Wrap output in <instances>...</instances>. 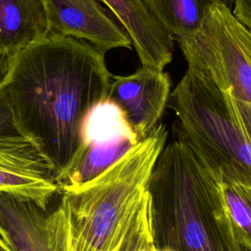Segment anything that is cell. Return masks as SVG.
Masks as SVG:
<instances>
[{"mask_svg":"<svg viewBox=\"0 0 251 251\" xmlns=\"http://www.w3.org/2000/svg\"><path fill=\"white\" fill-rule=\"evenodd\" d=\"M0 251H13L4 241L3 239L0 237Z\"/></svg>","mask_w":251,"mask_h":251,"instance_id":"ffe728a7","label":"cell"},{"mask_svg":"<svg viewBox=\"0 0 251 251\" xmlns=\"http://www.w3.org/2000/svg\"><path fill=\"white\" fill-rule=\"evenodd\" d=\"M85 138L80 156L59 178L60 189L95 178L140 142L122 111L109 100L97 106L90 115Z\"/></svg>","mask_w":251,"mask_h":251,"instance_id":"8992f818","label":"cell"},{"mask_svg":"<svg viewBox=\"0 0 251 251\" xmlns=\"http://www.w3.org/2000/svg\"><path fill=\"white\" fill-rule=\"evenodd\" d=\"M219 183L234 231L242 245L251 251V187L234 182Z\"/></svg>","mask_w":251,"mask_h":251,"instance_id":"5bb4252c","label":"cell"},{"mask_svg":"<svg viewBox=\"0 0 251 251\" xmlns=\"http://www.w3.org/2000/svg\"><path fill=\"white\" fill-rule=\"evenodd\" d=\"M127 32L143 67L164 71L172 61L174 39L142 0H98Z\"/></svg>","mask_w":251,"mask_h":251,"instance_id":"30bf717a","label":"cell"},{"mask_svg":"<svg viewBox=\"0 0 251 251\" xmlns=\"http://www.w3.org/2000/svg\"><path fill=\"white\" fill-rule=\"evenodd\" d=\"M174 40L200 29L214 0H142Z\"/></svg>","mask_w":251,"mask_h":251,"instance_id":"4fadbf2b","label":"cell"},{"mask_svg":"<svg viewBox=\"0 0 251 251\" xmlns=\"http://www.w3.org/2000/svg\"><path fill=\"white\" fill-rule=\"evenodd\" d=\"M122 251H158L152 237L149 195L133 223Z\"/></svg>","mask_w":251,"mask_h":251,"instance_id":"9a60e30c","label":"cell"},{"mask_svg":"<svg viewBox=\"0 0 251 251\" xmlns=\"http://www.w3.org/2000/svg\"><path fill=\"white\" fill-rule=\"evenodd\" d=\"M104 55L50 33L12 59L2 81L19 132L51 160L58 180L85 147L90 115L108 100L113 75Z\"/></svg>","mask_w":251,"mask_h":251,"instance_id":"6da1fadb","label":"cell"},{"mask_svg":"<svg viewBox=\"0 0 251 251\" xmlns=\"http://www.w3.org/2000/svg\"><path fill=\"white\" fill-rule=\"evenodd\" d=\"M42 1L51 33L85 41L103 54L131 48L126 29L98 0Z\"/></svg>","mask_w":251,"mask_h":251,"instance_id":"ba28073f","label":"cell"},{"mask_svg":"<svg viewBox=\"0 0 251 251\" xmlns=\"http://www.w3.org/2000/svg\"><path fill=\"white\" fill-rule=\"evenodd\" d=\"M59 191L57 169L39 147L21 133L0 135V192L48 210Z\"/></svg>","mask_w":251,"mask_h":251,"instance_id":"52a82bcc","label":"cell"},{"mask_svg":"<svg viewBox=\"0 0 251 251\" xmlns=\"http://www.w3.org/2000/svg\"><path fill=\"white\" fill-rule=\"evenodd\" d=\"M168 105L176 114V139L186 145L219 182L251 187V139L229 96L187 68Z\"/></svg>","mask_w":251,"mask_h":251,"instance_id":"277c9868","label":"cell"},{"mask_svg":"<svg viewBox=\"0 0 251 251\" xmlns=\"http://www.w3.org/2000/svg\"><path fill=\"white\" fill-rule=\"evenodd\" d=\"M0 237L13 251H56L49 211L0 192Z\"/></svg>","mask_w":251,"mask_h":251,"instance_id":"8fae6325","label":"cell"},{"mask_svg":"<svg viewBox=\"0 0 251 251\" xmlns=\"http://www.w3.org/2000/svg\"><path fill=\"white\" fill-rule=\"evenodd\" d=\"M147 191L158 251H248L234 231L219 181L182 142L165 145Z\"/></svg>","mask_w":251,"mask_h":251,"instance_id":"3957f363","label":"cell"},{"mask_svg":"<svg viewBox=\"0 0 251 251\" xmlns=\"http://www.w3.org/2000/svg\"><path fill=\"white\" fill-rule=\"evenodd\" d=\"M9 65H10V60L3 52L0 51V82L3 81L5 75L8 72Z\"/></svg>","mask_w":251,"mask_h":251,"instance_id":"ac0fdd59","label":"cell"},{"mask_svg":"<svg viewBox=\"0 0 251 251\" xmlns=\"http://www.w3.org/2000/svg\"><path fill=\"white\" fill-rule=\"evenodd\" d=\"M188 68L235 101L251 104V32L214 3L198 31L176 40Z\"/></svg>","mask_w":251,"mask_h":251,"instance_id":"5b68a950","label":"cell"},{"mask_svg":"<svg viewBox=\"0 0 251 251\" xmlns=\"http://www.w3.org/2000/svg\"><path fill=\"white\" fill-rule=\"evenodd\" d=\"M214 2L217 3V4L224 5L225 7H226V8L229 9V10H232L234 0H214Z\"/></svg>","mask_w":251,"mask_h":251,"instance_id":"d6986e66","label":"cell"},{"mask_svg":"<svg viewBox=\"0 0 251 251\" xmlns=\"http://www.w3.org/2000/svg\"><path fill=\"white\" fill-rule=\"evenodd\" d=\"M167 138L166 126L158 124L101 175L60 189L59 204L49 212L56 251H122L148 198L149 178Z\"/></svg>","mask_w":251,"mask_h":251,"instance_id":"7a4b0ae2","label":"cell"},{"mask_svg":"<svg viewBox=\"0 0 251 251\" xmlns=\"http://www.w3.org/2000/svg\"><path fill=\"white\" fill-rule=\"evenodd\" d=\"M171 93L166 72L141 66L130 75L112 76L108 100L118 106L141 141L157 126Z\"/></svg>","mask_w":251,"mask_h":251,"instance_id":"9c48e42d","label":"cell"},{"mask_svg":"<svg viewBox=\"0 0 251 251\" xmlns=\"http://www.w3.org/2000/svg\"><path fill=\"white\" fill-rule=\"evenodd\" d=\"M232 14L251 32V0H234Z\"/></svg>","mask_w":251,"mask_h":251,"instance_id":"e0dca14e","label":"cell"},{"mask_svg":"<svg viewBox=\"0 0 251 251\" xmlns=\"http://www.w3.org/2000/svg\"><path fill=\"white\" fill-rule=\"evenodd\" d=\"M50 33L42 0H0V51L10 61Z\"/></svg>","mask_w":251,"mask_h":251,"instance_id":"7c38bea8","label":"cell"},{"mask_svg":"<svg viewBox=\"0 0 251 251\" xmlns=\"http://www.w3.org/2000/svg\"><path fill=\"white\" fill-rule=\"evenodd\" d=\"M20 133L6 91L0 82V135Z\"/></svg>","mask_w":251,"mask_h":251,"instance_id":"2e32d148","label":"cell"}]
</instances>
